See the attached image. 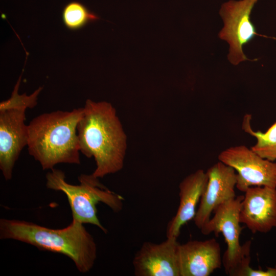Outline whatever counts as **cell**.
Returning <instances> with one entry per match:
<instances>
[{"mask_svg": "<svg viewBox=\"0 0 276 276\" xmlns=\"http://www.w3.org/2000/svg\"><path fill=\"white\" fill-rule=\"evenodd\" d=\"M83 108L57 110L34 118L28 125V149L43 170L58 164H80L77 125Z\"/></svg>", "mask_w": 276, "mask_h": 276, "instance_id": "cell-3", "label": "cell"}, {"mask_svg": "<svg viewBox=\"0 0 276 276\" xmlns=\"http://www.w3.org/2000/svg\"><path fill=\"white\" fill-rule=\"evenodd\" d=\"M206 173L207 184L193 219L200 229L209 222L211 214L217 207L236 197L237 173L234 168L219 161Z\"/></svg>", "mask_w": 276, "mask_h": 276, "instance_id": "cell-9", "label": "cell"}, {"mask_svg": "<svg viewBox=\"0 0 276 276\" xmlns=\"http://www.w3.org/2000/svg\"><path fill=\"white\" fill-rule=\"evenodd\" d=\"M179 245L175 237L158 244L144 242L132 261L135 275L180 276Z\"/></svg>", "mask_w": 276, "mask_h": 276, "instance_id": "cell-10", "label": "cell"}, {"mask_svg": "<svg viewBox=\"0 0 276 276\" xmlns=\"http://www.w3.org/2000/svg\"><path fill=\"white\" fill-rule=\"evenodd\" d=\"M178 260L180 276H209L222 264L220 245L214 238L179 244Z\"/></svg>", "mask_w": 276, "mask_h": 276, "instance_id": "cell-12", "label": "cell"}, {"mask_svg": "<svg viewBox=\"0 0 276 276\" xmlns=\"http://www.w3.org/2000/svg\"><path fill=\"white\" fill-rule=\"evenodd\" d=\"M208 182L206 172L199 169L187 176L179 183V204L166 227V237L178 238L186 223L194 219L197 206Z\"/></svg>", "mask_w": 276, "mask_h": 276, "instance_id": "cell-13", "label": "cell"}, {"mask_svg": "<svg viewBox=\"0 0 276 276\" xmlns=\"http://www.w3.org/2000/svg\"><path fill=\"white\" fill-rule=\"evenodd\" d=\"M62 18L64 26L68 29L77 30L87 24L99 19V17L81 3L72 1L63 8Z\"/></svg>", "mask_w": 276, "mask_h": 276, "instance_id": "cell-15", "label": "cell"}, {"mask_svg": "<svg viewBox=\"0 0 276 276\" xmlns=\"http://www.w3.org/2000/svg\"><path fill=\"white\" fill-rule=\"evenodd\" d=\"M0 239H13L40 250L64 255L81 273L88 272L97 259V245L83 224L75 220L67 227L53 229L15 219L0 220Z\"/></svg>", "mask_w": 276, "mask_h": 276, "instance_id": "cell-2", "label": "cell"}, {"mask_svg": "<svg viewBox=\"0 0 276 276\" xmlns=\"http://www.w3.org/2000/svg\"><path fill=\"white\" fill-rule=\"evenodd\" d=\"M77 125L80 151L88 158L93 157L96 178L115 173L124 165L126 135L115 108L106 101L88 99Z\"/></svg>", "mask_w": 276, "mask_h": 276, "instance_id": "cell-1", "label": "cell"}, {"mask_svg": "<svg viewBox=\"0 0 276 276\" xmlns=\"http://www.w3.org/2000/svg\"><path fill=\"white\" fill-rule=\"evenodd\" d=\"M244 195L230 199L217 207L214 216L200 229L202 234L214 233L218 236L223 235L227 249L222 257V264L225 273L236 276L244 266L250 264L251 240L244 244L240 243L242 227L240 225V212Z\"/></svg>", "mask_w": 276, "mask_h": 276, "instance_id": "cell-5", "label": "cell"}, {"mask_svg": "<svg viewBox=\"0 0 276 276\" xmlns=\"http://www.w3.org/2000/svg\"><path fill=\"white\" fill-rule=\"evenodd\" d=\"M240 212L241 223L254 234L276 227V189L251 187L244 192Z\"/></svg>", "mask_w": 276, "mask_h": 276, "instance_id": "cell-11", "label": "cell"}, {"mask_svg": "<svg viewBox=\"0 0 276 276\" xmlns=\"http://www.w3.org/2000/svg\"><path fill=\"white\" fill-rule=\"evenodd\" d=\"M258 1L230 0L221 6L219 14L224 26L219 37L228 43V59L234 65L250 60L243 53V47L258 35L250 18Z\"/></svg>", "mask_w": 276, "mask_h": 276, "instance_id": "cell-7", "label": "cell"}, {"mask_svg": "<svg viewBox=\"0 0 276 276\" xmlns=\"http://www.w3.org/2000/svg\"><path fill=\"white\" fill-rule=\"evenodd\" d=\"M237 276H276V265L274 267H267L266 270L254 269L250 265L243 268Z\"/></svg>", "mask_w": 276, "mask_h": 276, "instance_id": "cell-17", "label": "cell"}, {"mask_svg": "<svg viewBox=\"0 0 276 276\" xmlns=\"http://www.w3.org/2000/svg\"><path fill=\"white\" fill-rule=\"evenodd\" d=\"M78 180L79 185L70 184L66 181L63 171L53 168L46 175V186L65 194L73 220L96 225L106 233L107 229L98 218L97 205L102 202L118 213L123 208V197L100 183L92 174H81Z\"/></svg>", "mask_w": 276, "mask_h": 276, "instance_id": "cell-4", "label": "cell"}, {"mask_svg": "<svg viewBox=\"0 0 276 276\" xmlns=\"http://www.w3.org/2000/svg\"><path fill=\"white\" fill-rule=\"evenodd\" d=\"M251 116L246 114L244 117L242 128L257 140L250 148L262 157L271 161L276 160V122L263 132L254 131L250 124Z\"/></svg>", "mask_w": 276, "mask_h": 276, "instance_id": "cell-14", "label": "cell"}, {"mask_svg": "<svg viewBox=\"0 0 276 276\" xmlns=\"http://www.w3.org/2000/svg\"><path fill=\"white\" fill-rule=\"evenodd\" d=\"M21 78V75L19 76L14 86L11 97L9 99L1 102L0 110L13 108H32L36 105L37 97L43 88L42 87H39L29 96L27 95L26 93L19 95L18 91Z\"/></svg>", "mask_w": 276, "mask_h": 276, "instance_id": "cell-16", "label": "cell"}, {"mask_svg": "<svg viewBox=\"0 0 276 276\" xmlns=\"http://www.w3.org/2000/svg\"><path fill=\"white\" fill-rule=\"evenodd\" d=\"M26 109L0 110V169L6 180L11 179L15 162L28 144V125L25 123Z\"/></svg>", "mask_w": 276, "mask_h": 276, "instance_id": "cell-8", "label": "cell"}, {"mask_svg": "<svg viewBox=\"0 0 276 276\" xmlns=\"http://www.w3.org/2000/svg\"><path fill=\"white\" fill-rule=\"evenodd\" d=\"M218 159L234 168L236 187L245 192L251 187L276 189V162L264 158L245 145L230 147L218 155Z\"/></svg>", "mask_w": 276, "mask_h": 276, "instance_id": "cell-6", "label": "cell"}]
</instances>
